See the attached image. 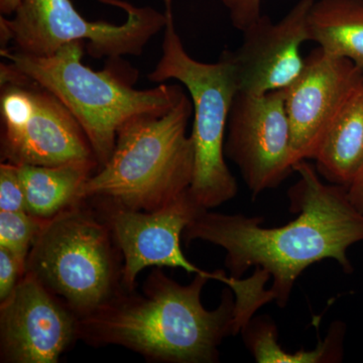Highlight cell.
<instances>
[{
    "label": "cell",
    "mask_w": 363,
    "mask_h": 363,
    "mask_svg": "<svg viewBox=\"0 0 363 363\" xmlns=\"http://www.w3.org/2000/svg\"><path fill=\"white\" fill-rule=\"evenodd\" d=\"M167 21L162 57L147 78L155 83L175 80L187 88L193 104L191 136L195 147L194 176L189 192L203 209L230 201L238 194L235 177L224 160L229 111L238 92L230 51L216 63H203L188 54L177 32L173 0H164Z\"/></svg>",
    "instance_id": "cell-5"
},
{
    "label": "cell",
    "mask_w": 363,
    "mask_h": 363,
    "mask_svg": "<svg viewBox=\"0 0 363 363\" xmlns=\"http://www.w3.org/2000/svg\"><path fill=\"white\" fill-rule=\"evenodd\" d=\"M224 154L240 169L253 197L279 187L295 172L285 89L262 95L236 93Z\"/></svg>",
    "instance_id": "cell-9"
},
{
    "label": "cell",
    "mask_w": 363,
    "mask_h": 363,
    "mask_svg": "<svg viewBox=\"0 0 363 363\" xmlns=\"http://www.w3.org/2000/svg\"><path fill=\"white\" fill-rule=\"evenodd\" d=\"M0 83L2 162L59 166L96 161L84 130L52 93L7 63L0 67Z\"/></svg>",
    "instance_id": "cell-8"
},
{
    "label": "cell",
    "mask_w": 363,
    "mask_h": 363,
    "mask_svg": "<svg viewBox=\"0 0 363 363\" xmlns=\"http://www.w3.org/2000/svg\"><path fill=\"white\" fill-rule=\"evenodd\" d=\"M0 54L11 68L65 105L84 130L99 167L111 159L117 133L126 121L145 114L166 113L185 95L181 86L164 83L152 89H135V78H124L112 66L92 70L82 64L81 42L63 45L50 56L7 49Z\"/></svg>",
    "instance_id": "cell-4"
},
{
    "label": "cell",
    "mask_w": 363,
    "mask_h": 363,
    "mask_svg": "<svg viewBox=\"0 0 363 363\" xmlns=\"http://www.w3.org/2000/svg\"><path fill=\"white\" fill-rule=\"evenodd\" d=\"M0 211H26L18 168L11 162H1L0 164Z\"/></svg>",
    "instance_id": "cell-18"
},
{
    "label": "cell",
    "mask_w": 363,
    "mask_h": 363,
    "mask_svg": "<svg viewBox=\"0 0 363 363\" xmlns=\"http://www.w3.org/2000/svg\"><path fill=\"white\" fill-rule=\"evenodd\" d=\"M351 203L363 214V169L348 187Z\"/></svg>",
    "instance_id": "cell-21"
},
{
    "label": "cell",
    "mask_w": 363,
    "mask_h": 363,
    "mask_svg": "<svg viewBox=\"0 0 363 363\" xmlns=\"http://www.w3.org/2000/svg\"><path fill=\"white\" fill-rule=\"evenodd\" d=\"M21 0H0V11L4 16H11L18 11Z\"/></svg>",
    "instance_id": "cell-22"
},
{
    "label": "cell",
    "mask_w": 363,
    "mask_h": 363,
    "mask_svg": "<svg viewBox=\"0 0 363 363\" xmlns=\"http://www.w3.org/2000/svg\"><path fill=\"white\" fill-rule=\"evenodd\" d=\"M294 169L300 178L288 195L295 220L267 228L260 217L203 210L183 233L187 245L199 240L223 248L233 278L241 279L252 267L269 272L279 307L288 304L300 274L316 262L334 259L352 272L348 248L363 241V214L351 203L348 188L324 183L307 160Z\"/></svg>",
    "instance_id": "cell-1"
},
{
    "label": "cell",
    "mask_w": 363,
    "mask_h": 363,
    "mask_svg": "<svg viewBox=\"0 0 363 363\" xmlns=\"http://www.w3.org/2000/svg\"><path fill=\"white\" fill-rule=\"evenodd\" d=\"M79 318L59 297L26 272L0 302L1 362L57 363L78 338Z\"/></svg>",
    "instance_id": "cell-11"
},
{
    "label": "cell",
    "mask_w": 363,
    "mask_h": 363,
    "mask_svg": "<svg viewBox=\"0 0 363 363\" xmlns=\"http://www.w3.org/2000/svg\"><path fill=\"white\" fill-rule=\"evenodd\" d=\"M47 221L26 211H0V247L26 267L28 255Z\"/></svg>",
    "instance_id": "cell-17"
},
{
    "label": "cell",
    "mask_w": 363,
    "mask_h": 363,
    "mask_svg": "<svg viewBox=\"0 0 363 363\" xmlns=\"http://www.w3.org/2000/svg\"><path fill=\"white\" fill-rule=\"evenodd\" d=\"M362 81L363 72L350 60L320 47L308 55L302 73L285 89L296 164L316 159L341 107Z\"/></svg>",
    "instance_id": "cell-12"
},
{
    "label": "cell",
    "mask_w": 363,
    "mask_h": 363,
    "mask_svg": "<svg viewBox=\"0 0 363 363\" xmlns=\"http://www.w3.org/2000/svg\"><path fill=\"white\" fill-rule=\"evenodd\" d=\"M227 9L231 23L241 32L259 20L262 0H220Z\"/></svg>",
    "instance_id": "cell-20"
},
{
    "label": "cell",
    "mask_w": 363,
    "mask_h": 363,
    "mask_svg": "<svg viewBox=\"0 0 363 363\" xmlns=\"http://www.w3.org/2000/svg\"><path fill=\"white\" fill-rule=\"evenodd\" d=\"M111 229L123 255V286L135 290L138 274L149 267H178L188 274H212L196 267L181 247L184 230L203 210L189 190L173 202L152 211L130 209L104 201L86 200Z\"/></svg>",
    "instance_id": "cell-10"
},
{
    "label": "cell",
    "mask_w": 363,
    "mask_h": 363,
    "mask_svg": "<svg viewBox=\"0 0 363 363\" xmlns=\"http://www.w3.org/2000/svg\"><path fill=\"white\" fill-rule=\"evenodd\" d=\"M310 40L363 72V0H315L308 16Z\"/></svg>",
    "instance_id": "cell-16"
},
{
    "label": "cell",
    "mask_w": 363,
    "mask_h": 363,
    "mask_svg": "<svg viewBox=\"0 0 363 363\" xmlns=\"http://www.w3.org/2000/svg\"><path fill=\"white\" fill-rule=\"evenodd\" d=\"M315 0H298L278 23L262 16L243 30L242 44L231 52L238 92L262 95L290 87L302 73L303 43L310 40L308 16Z\"/></svg>",
    "instance_id": "cell-13"
},
{
    "label": "cell",
    "mask_w": 363,
    "mask_h": 363,
    "mask_svg": "<svg viewBox=\"0 0 363 363\" xmlns=\"http://www.w3.org/2000/svg\"><path fill=\"white\" fill-rule=\"evenodd\" d=\"M89 206L79 202L45 222L26 262V272L79 319L123 290V255L109 227Z\"/></svg>",
    "instance_id": "cell-6"
},
{
    "label": "cell",
    "mask_w": 363,
    "mask_h": 363,
    "mask_svg": "<svg viewBox=\"0 0 363 363\" xmlns=\"http://www.w3.org/2000/svg\"><path fill=\"white\" fill-rule=\"evenodd\" d=\"M119 7L125 21L113 25L89 21L71 0H21L13 18H0L1 50L11 43L13 51L32 56H50L63 45L87 43L95 59L140 56L145 45L166 26V14L154 7L135 6L124 0H100Z\"/></svg>",
    "instance_id": "cell-7"
},
{
    "label": "cell",
    "mask_w": 363,
    "mask_h": 363,
    "mask_svg": "<svg viewBox=\"0 0 363 363\" xmlns=\"http://www.w3.org/2000/svg\"><path fill=\"white\" fill-rule=\"evenodd\" d=\"M98 167L96 161L59 166H16L25 192L26 212L50 220L78 204L81 188Z\"/></svg>",
    "instance_id": "cell-15"
},
{
    "label": "cell",
    "mask_w": 363,
    "mask_h": 363,
    "mask_svg": "<svg viewBox=\"0 0 363 363\" xmlns=\"http://www.w3.org/2000/svg\"><path fill=\"white\" fill-rule=\"evenodd\" d=\"M26 267L9 250L0 247V302L13 294Z\"/></svg>",
    "instance_id": "cell-19"
},
{
    "label": "cell",
    "mask_w": 363,
    "mask_h": 363,
    "mask_svg": "<svg viewBox=\"0 0 363 363\" xmlns=\"http://www.w3.org/2000/svg\"><path fill=\"white\" fill-rule=\"evenodd\" d=\"M192 100L184 95L171 111L133 117L119 128L111 159L87 179L79 201L104 200L152 211L187 192L195 147L187 133Z\"/></svg>",
    "instance_id": "cell-3"
},
{
    "label": "cell",
    "mask_w": 363,
    "mask_h": 363,
    "mask_svg": "<svg viewBox=\"0 0 363 363\" xmlns=\"http://www.w3.org/2000/svg\"><path fill=\"white\" fill-rule=\"evenodd\" d=\"M218 271L195 274L180 285L160 269L150 272L143 293L121 291L89 316L79 319L78 338L93 346H123L152 362L211 363L227 336L240 333L235 297L224 289L216 309H205L203 288L209 279L226 284Z\"/></svg>",
    "instance_id": "cell-2"
},
{
    "label": "cell",
    "mask_w": 363,
    "mask_h": 363,
    "mask_svg": "<svg viewBox=\"0 0 363 363\" xmlns=\"http://www.w3.org/2000/svg\"><path fill=\"white\" fill-rule=\"evenodd\" d=\"M315 161L322 178L346 188L362 171L363 81L341 107Z\"/></svg>",
    "instance_id": "cell-14"
}]
</instances>
